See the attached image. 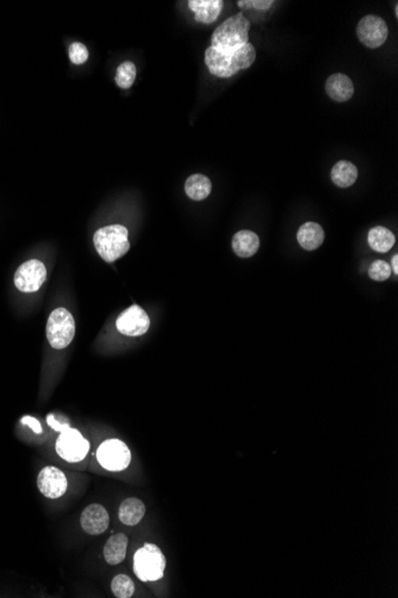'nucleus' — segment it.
I'll list each match as a JSON object with an SVG mask.
<instances>
[{"label": "nucleus", "instance_id": "16", "mask_svg": "<svg viewBox=\"0 0 398 598\" xmlns=\"http://www.w3.org/2000/svg\"><path fill=\"white\" fill-rule=\"evenodd\" d=\"M233 250L241 258L254 256L260 247V239L252 230H240L233 237Z\"/></svg>", "mask_w": 398, "mask_h": 598}, {"label": "nucleus", "instance_id": "14", "mask_svg": "<svg viewBox=\"0 0 398 598\" xmlns=\"http://www.w3.org/2000/svg\"><path fill=\"white\" fill-rule=\"evenodd\" d=\"M223 4L222 0H190L189 8L197 22L211 24L221 15Z\"/></svg>", "mask_w": 398, "mask_h": 598}, {"label": "nucleus", "instance_id": "26", "mask_svg": "<svg viewBox=\"0 0 398 598\" xmlns=\"http://www.w3.org/2000/svg\"><path fill=\"white\" fill-rule=\"evenodd\" d=\"M272 4H274V1L272 0H248V1H244V0H240V1H237V5L242 8H256V10H260V11H265V10H268V8L272 6Z\"/></svg>", "mask_w": 398, "mask_h": 598}, {"label": "nucleus", "instance_id": "24", "mask_svg": "<svg viewBox=\"0 0 398 598\" xmlns=\"http://www.w3.org/2000/svg\"><path fill=\"white\" fill-rule=\"evenodd\" d=\"M391 266L384 261H376L371 264L369 269V276L373 281L383 282L391 276Z\"/></svg>", "mask_w": 398, "mask_h": 598}, {"label": "nucleus", "instance_id": "7", "mask_svg": "<svg viewBox=\"0 0 398 598\" xmlns=\"http://www.w3.org/2000/svg\"><path fill=\"white\" fill-rule=\"evenodd\" d=\"M97 460L107 471H124L131 464V453L124 442L111 438L104 441L99 446L97 449Z\"/></svg>", "mask_w": 398, "mask_h": 598}, {"label": "nucleus", "instance_id": "8", "mask_svg": "<svg viewBox=\"0 0 398 598\" xmlns=\"http://www.w3.org/2000/svg\"><path fill=\"white\" fill-rule=\"evenodd\" d=\"M47 278V269L37 259L25 261L15 273V285L23 293H34L40 290Z\"/></svg>", "mask_w": 398, "mask_h": 598}, {"label": "nucleus", "instance_id": "25", "mask_svg": "<svg viewBox=\"0 0 398 598\" xmlns=\"http://www.w3.org/2000/svg\"><path fill=\"white\" fill-rule=\"evenodd\" d=\"M69 59L74 65H83L88 59V51L86 46L81 42H73L68 48Z\"/></svg>", "mask_w": 398, "mask_h": 598}, {"label": "nucleus", "instance_id": "29", "mask_svg": "<svg viewBox=\"0 0 398 598\" xmlns=\"http://www.w3.org/2000/svg\"><path fill=\"white\" fill-rule=\"evenodd\" d=\"M391 261H392V263H391V264H392V269L391 270H392L396 275H398V254H394L392 259H391Z\"/></svg>", "mask_w": 398, "mask_h": 598}, {"label": "nucleus", "instance_id": "5", "mask_svg": "<svg viewBox=\"0 0 398 598\" xmlns=\"http://www.w3.org/2000/svg\"><path fill=\"white\" fill-rule=\"evenodd\" d=\"M46 332L51 348H67L75 334V321L71 312L66 308L54 309L48 319Z\"/></svg>", "mask_w": 398, "mask_h": 598}, {"label": "nucleus", "instance_id": "28", "mask_svg": "<svg viewBox=\"0 0 398 598\" xmlns=\"http://www.w3.org/2000/svg\"><path fill=\"white\" fill-rule=\"evenodd\" d=\"M47 423L51 429H54L55 431L59 432L63 431L65 429H67L68 427H69L68 424H61V423H59V422L55 420V417L53 416V415H49V416L47 417Z\"/></svg>", "mask_w": 398, "mask_h": 598}, {"label": "nucleus", "instance_id": "22", "mask_svg": "<svg viewBox=\"0 0 398 598\" xmlns=\"http://www.w3.org/2000/svg\"><path fill=\"white\" fill-rule=\"evenodd\" d=\"M136 79V66L131 61H124L117 68V73L114 77L116 84L121 89H131Z\"/></svg>", "mask_w": 398, "mask_h": 598}, {"label": "nucleus", "instance_id": "21", "mask_svg": "<svg viewBox=\"0 0 398 598\" xmlns=\"http://www.w3.org/2000/svg\"><path fill=\"white\" fill-rule=\"evenodd\" d=\"M369 245L379 254H385L394 245V235L385 227L376 226L369 232Z\"/></svg>", "mask_w": 398, "mask_h": 598}, {"label": "nucleus", "instance_id": "3", "mask_svg": "<svg viewBox=\"0 0 398 598\" xmlns=\"http://www.w3.org/2000/svg\"><path fill=\"white\" fill-rule=\"evenodd\" d=\"M251 23L244 13H237L217 27L211 36V47L232 49L248 44Z\"/></svg>", "mask_w": 398, "mask_h": 598}, {"label": "nucleus", "instance_id": "1", "mask_svg": "<svg viewBox=\"0 0 398 598\" xmlns=\"http://www.w3.org/2000/svg\"><path fill=\"white\" fill-rule=\"evenodd\" d=\"M256 48L246 44L232 49L210 46L205 52V64L210 73L218 78H230L251 67L256 61Z\"/></svg>", "mask_w": 398, "mask_h": 598}, {"label": "nucleus", "instance_id": "19", "mask_svg": "<svg viewBox=\"0 0 398 598\" xmlns=\"http://www.w3.org/2000/svg\"><path fill=\"white\" fill-rule=\"evenodd\" d=\"M331 181L339 188L353 186L358 179V169L347 160H341L331 169Z\"/></svg>", "mask_w": 398, "mask_h": 598}, {"label": "nucleus", "instance_id": "13", "mask_svg": "<svg viewBox=\"0 0 398 598\" xmlns=\"http://www.w3.org/2000/svg\"><path fill=\"white\" fill-rule=\"evenodd\" d=\"M326 91L336 102H347L354 95V85L350 77L343 73H336L329 77L326 83Z\"/></svg>", "mask_w": 398, "mask_h": 598}, {"label": "nucleus", "instance_id": "20", "mask_svg": "<svg viewBox=\"0 0 398 598\" xmlns=\"http://www.w3.org/2000/svg\"><path fill=\"white\" fill-rule=\"evenodd\" d=\"M211 182L204 174H192L185 183V193L191 200L201 201L211 193Z\"/></svg>", "mask_w": 398, "mask_h": 598}, {"label": "nucleus", "instance_id": "4", "mask_svg": "<svg viewBox=\"0 0 398 598\" xmlns=\"http://www.w3.org/2000/svg\"><path fill=\"white\" fill-rule=\"evenodd\" d=\"M166 558L153 543H145L134 555V572L142 582H155L164 577Z\"/></svg>", "mask_w": 398, "mask_h": 598}, {"label": "nucleus", "instance_id": "10", "mask_svg": "<svg viewBox=\"0 0 398 598\" xmlns=\"http://www.w3.org/2000/svg\"><path fill=\"white\" fill-rule=\"evenodd\" d=\"M150 319L145 309L133 305L121 313L116 320V327L119 332L129 337L142 336L148 331Z\"/></svg>", "mask_w": 398, "mask_h": 598}, {"label": "nucleus", "instance_id": "11", "mask_svg": "<svg viewBox=\"0 0 398 598\" xmlns=\"http://www.w3.org/2000/svg\"><path fill=\"white\" fill-rule=\"evenodd\" d=\"M37 488L46 498L58 500L67 491V478L59 468L47 466L39 473Z\"/></svg>", "mask_w": 398, "mask_h": 598}, {"label": "nucleus", "instance_id": "17", "mask_svg": "<svg viewBox=\"0 0 398 598\" xmlns=\"http://www.w3.org/2000/svg\"><path fill=\"white\" fill-rule=\"evenodd\" d=\"M128 538L122 533L114 534L104 546V558L109 565H119L126 559Z\"/></svg>", "mask_w": 398, "mask_h": 598}, {"label": "nucleus", "instance_id": "18", "mask_svg": "<svg viewBox=\"0 0 398 598\" xmlns=\"http://www.w3.org/2000/svg\"><path fill=\"white\" fill-rule=\"evenodd\" d=\"M145 514H146V507L142 500L138 498H128L123 500L119 507V521L126 526H136L141 522Z\"/></svg>", "mask_w": 398, "mask_h": 598}, {"label": "nucleus", "instance_id": "23", "mask_svg": "<svg viewBox=\"0 0 398 598\" xmlns=\"http://www.w3.org/2000/svg\"><path fill=\"white\" fill-rule=\"evenodd\" d=\"M111 590L116 597L129 598L134 594L135 584L128 576H116L111 583Z\"/></svg>", "mask_w": 398, "mask_h": 598}, {"label": "nucleus", "instance_id": "15", "mask_svg": "<svg viewBox=\"0 0 398 598\" xmlns=\"http://www.w3.org/2000/svg\"><path fill=\"white\" fill-rule=\"evenodd\" d=\"M297 240L304 250H316L324 242V228L316 222H305L297 232Z\"/></svg>", "mask_w": 398, "mask_h": 598}, {"label": "nucleus", "instance_id": "9", "mask_svg": "<svg viewBox=\"0 0 398 598\" xmlns=\"http://www.w3.org/2000/svg\"><path fill=\"white\" fill-rule=\"evenodd\" d=\"M357 35L364 46L375 49L383 46L387 41L389 29L385 20L380 17L367 15L359 22Z\"/></svg>", "mask_w": 398, "mask_h": 598}, {"label": "nucleus", "instance_id": "6", "mask_svg": "<svg viewBox=\"0 0 398 598\" xmlns=\"http://www.w3.org/2000/svg\"><path fill=\"white\" fill-rule=\"evenodd\" d=\"M56 453L67 462H80L86 457L90 450V443L77 429L68 427L60 432L55 443Z\"/></svg>", "mask_w": 398, "mask_h": 598}, {"label": "nucleus", "instance_id": "27", "mask_svg": "<svg viewBox=\"0 0 398 598\" xmlns=\"http://www.w3.org/2000/svg\"><path fill=\"white\" fill-rule=\"evenodd\" d=\"M22 424L25 425V427H29V428L32 429V431L37 434V435H40L42 434V427H41L40 422L34 418V417L25 416L22 418Z\"/></svg>", "mask_w": 398, "mask_h": 598}, {"label": "nucleus", "instance_id": "12", "mask_svg": "<svg viewBox=\"0 0 398 598\" xmlns=\"http://www.w3.org/2000/svg\"><path fill=\"white\" fill-rule=\"evenodd\" d=\"M80 524L84 531L90 535H100L107 531L110 517L107 509L100 504H91L80 516Z\"/></svg>", "mask_w": 398, "mask_h": 598}, {"label": "nucleus", "instance_id": "2", "mask_svg": "<svg viewBox=\"0 0 398 598\" xmlns=\"http://www.w3.org/2000/svg\"><path fill=\"white\" fill-rule=\"evenodd\" d=\"M128 234L126 227L122 225L102 227L93 235L95 250L105 261H117L131 249Z\"/></svg>", "mask_w": 398, "mask_h": 598}]
</instances>
